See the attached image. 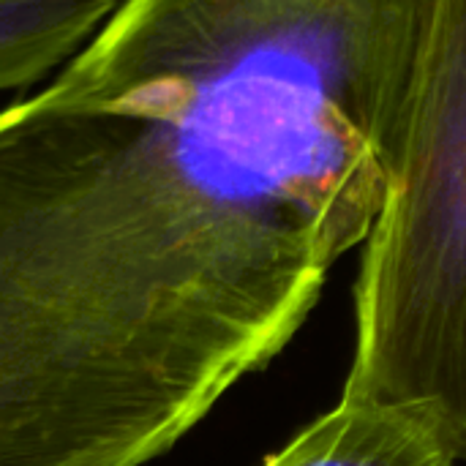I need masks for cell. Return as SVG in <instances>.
<instances>
[{
  "mask_svg": "<svg viewBox=\"0 0 466 466\" xmlns=\"http://www.w3.org/2000/svg\"><path fill=\"white\" fill-rule=\"evenodd\" d=\"M300 325L106 188L0 147V466H142Z\"/></svg>",
  "mask_w": 466,
  "mask_h": 466,
  "instance_id": "1",
  "label": "cell"
},
{
  "mask_svg": "<svg viewBox=\"0 0 466 466\" xmlns=\"http://www.w3.org/2000/svg\"><path fill=\"white\" fill-rule=\"evenodd\" d=\"M344 399L429 412L466 461V0H426Z\"/></svg>",
  "mask_w": 466,
  "mask_h": 466,
  "instance_id": "2",
  "label": "cell"
},
{
  "mask_svg": "<svg viewBox=\"0 0 466 466\" xmlns=\"http://www.w3.org/2000/svg\"><path fill=\"white\" fill-rule=\"evenodd\" d=\"M437 420L418 407L344 399L262 466H456Z\"/></svg>",
  "mask_w": 466,
  "mask_h": 466,
  "instance_id": "3",
  "label": "cell"
},
{
  "mask_svg": "<svg viewBox=\"0 0 466 466\" xmlns=\"http://www.w3.org/2000/svg\"><path fill=\"white\" fill-rule=\"evenodd\" d=\"M120 0H0V90L60 71Z\"/></svg>",
  "mask_w": 466,
  "mask_h": 466,
  "instance_id": "4",
  "label": "cell"
}]
</instances>
